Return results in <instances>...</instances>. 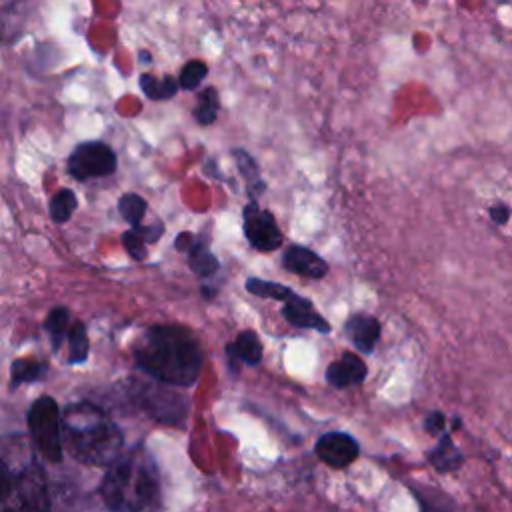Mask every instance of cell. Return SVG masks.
Instances as JSON below:
<instances>
[{
	"label": "cell",
	"mask_w": 512,
	"mask_h": 512,
	"mask_svg": "<svg viewBox=\"0 0 512 512\" xmlns=\"http://www.w3.org/2000/svg\"><path fill=\"white\" fill-rule=\"evenodd\" d=\"M134 360L156 382L182 388L196 384L204 366V354L196 336L172 324L146 328L134 344Z\"/></svg>",
	"instance_id": "cell-1"
},
{
	"label": "cell",
	"mask_w": 512,
	"mask_h": 512,
	"mask_svg": "<svg viewBox=\"0 0 512 512\" xmlns=\"http://www.w3.org/2000/svg\"><path fill=\"white\" fill-rule=\"evenodd\" d=\"M98 494L106 508L118 512L158 508L162 504L160 474L148 450L144 446H134L108 464Z\"/></svg>",
	"instance_id": "cell-2"
},
{
	"label": "cell",
	"mask_w": 512,
	"mask_h": 512,
	"mask_svg": "<svg viewBox=\"0 0 512 512\" xmlns=\"http://www.w3.org/2000/svg\"><path fill=\"white\" fill-rule=\"evenodd\" d=\"M64 450L80 464L108 466L124 448V434L118 424L94 402L80 400L62 412Z\"/></svg>",
	"instance_id": "cell-3"
},
{
	"label": "cell",
	"mask_w": 512,
	"mask_h": 512,
	"mask_svg": "<svg viewBox=\"0 0 512 512\" xmlns=\"http://www.w3.org/2000/svg\"><path fill=\"white\" fill-rule=\"evenodd\" d=\"M48 476L34 458L18 470L2 462V508L4 510H50Z\"/></svg>",
	"instance_id": "cell-4"
},
{
	"label": "cell",
	"mask_w": 512,
	"mask_h": 512,
	"mask_svg": "<svg viewBox=\"0 0 512 512\" xmlns=\"http://www.w3.org/2000/svg\"><path fill=\"white\" fill-rule=\"evenodd\" d=\"M26 426L30 440L34 442L40 456L48 462H62L64 440H62V412L56 400L48 394L38 396L26 414Z\"/></svg>",
	"instance_id": "cell-5"
},
{
	"label": "cell",
	"mask_w": 512,
	"mask_h": 512,
	"mask_svg": "<svg viewBox=\"0 0 512 512\" xmlns=\"http://www.w3.org/2000/svg\"><path fill=\"white\" fill-rule=\"evenodd\" d=\"M116 152L98 140L78 144L68 156L66 170L72 178L86 182L92 178H104L116 172Z\"/></svg>",
	"instance_id": "cell-6"
},
{
	"label": "cell",
	"mask_w": 512,
	"mask_h": 512,
	"mask_svg": "<svg viewBox=\"0 0 512 512\" xmlns=\"http://www.w3.org/2000/svg\"><path fill=\"white\" fill-rule=\"evenodd\" d=\"M136 398L150 414V418L162 424H182L188 414V402L184 396L174 394L162 386H136Z\"/></svg>",
	"instance_id": "cell-7"
},
{
	"label": "cell",
	"mask_w": 512,
	"mask_h": 512,
	"mask_svg": "<svg viewBox=\"0 0 512 512\" xmlns=\"http://www.w3.org/2000/svg\"><path fill=\"white\" fill-rule=\"evenodd\" d=\"M242 230L252 248L272 252L282 246V232L272 212L262 210L258 202L250 200L242 210Z\"/></svg>",
	"instance_id": "cell-8"
},
{
	"label": "cell",
	"mask_w": 512,
	"mask_h": 512,
	"mask_svg": "<svg viewBox=\"0 0 512 512\" xmlns=\"http://www.w3.org/2000/svg\"><path fill=\"white\" fill-rule=\"evenodd\" d=\"M314 452L316 456L328 464L330 468L342 470L346 466H350L358 454H360V446L356 442V438H352L346 432H336L330 430L326 434H322L316 444H314Z\"/></svg>",
	"instance_id": "cell-9"
},
{
	"label": "cell",
	"mask_w": 512,
	"mask_h": 512,
	"mask_svg": "<svg viewBox=\"0 0 512 512\" xmlns=\"http://www.w3.org/2000/svg\"><path fill=\"white\" fill-rule=\"evenodd\" d=\"M282 316L294 328L316 330V332H322V334H328L332 330L328 320L320 312H316L314 304L308 298H304L296 292H294L292 298L282 302Z\"/></svg>",
	"instance_id": "cell-10"
},
{
	"label": "cell",
	"mask_w": 512,
	"mask_h": 512,
	"mask_svg": "<svg viewBox=\"0 0 512 512\" xmlns=\"http://www.w3.org/2000/svg\"><path fill=\"white\" fill-rule=\"evenodd\" d=\"M282 264L288 272L304 276V278H324L328 272V264L322 256H318L314 250L306 246H288V250L282 256Z\"/></svg>",
	"instance_id": "cell-11"
},
{
	"label": "cell",
	"mask_w": 512,
	"mask_h": 512,
	"mask_svg": "<svg viewBox=\"0 0 512 512\" xmlns=\"http://www.w3.org/2000/svg\"><path fill=\"white\" fill-rule=\"evenodd\" d=\"M344 332L358 352L370 354L380 340V322L370 314L356 312L344 322Z\"/></svg>",
	"instance_id": "cell-12"
},
{
	"label": "cell",
	"mask_w": 512,
	"mask_h": 512,
	"mask_svg": "<svg viewBox=\"0 0 512 512\" xmlns=\"http://www.w3.org/2000/svg\"><path fill=\"white\" fill-rule=\"evenodd\" d=\"M366 364L358 354L344 352L338 360L330 362L326 368V380L334 388H348L364 382L366 378Z\"/></svg>",
	"instance_id": "cell-13"
},
{
	"label": "cell",
	"mask_w": 512,
	"mask_h": 512,
	"mask_svg": "<svg viewBox=\"0 0 512 512\" xmlns=\"http://www.w3.org/2000/svg\"><path fill=\"white\" fill-rule=\"evenodd\" d=\"M262 342L254 330H244L238 338L226 344V358L230 372H236L240 364L258 366L262 362Z\"/></svg>",
	"instance_id": "cell-14"
},
{
	"label": "cell",
	"mask_w": 512,
	"mask_h": 512,
	"mask_svg": "<svg viewBox=\"0 0 512 512\" xmlns=\"http://www.w3.org/2000/svg\"><path fill=\"white\" fill-rule=\"evenodd\" d=\"M184 254L188 256L190 270L194 274L202 276V278H208V276L216 274L218 268H220L218 258L210 250V240L206 236H202V234H194L192 236V240H190V244H188Z\"/></svg>",
	"instance_id": "cell-15"
},
{
	"label": "cell",
	"mask_w": 512,
	"mask_h": 512,
	"mask_svg": "<svg viewBox=\"0 0 512 512\" xmlns=\"http://www.w3.org/2000/svg\"><path fill=\"white\" fill-rule=\"evenodd\" d=\"M426 458L432 464V468L438 472H452V470L460 468L464 462V454L458 450V446L454 444V440L448 432L440 434L438 444L428 452Z\"/></svg>",
	"instance_id": "cell-16"
},
{
	"label": "cell",
	"mask_w": 512,
	"mask_h": 512,
	"mask_svg": "<svg viewBox=\"0 0 512 512\" xmlns=\"http://www.w3.org/2000/svg\"><path fill=\"white\" fill-rule=\"evenodd\" d=\"M70 312L64 308V306H56L48 312L46 316V322H44V328H46V334H48V340H50V346H52V352H58L60 346L64 344V340L68 338V332H70Z\"/></svg>",
	"instance_id": "cell-17"
},
{
	"label": "cell",
	"mask_w": 512,
	"mask_h": 512,
	"mask_svg": "<svg viewBox=\"0 0 512 512\" xmlns=\"http://www.w3.org/2000/svg\"><path fill=\"white\" fill-rule=\"evenodd\" d=\"M140 88L150 100H170L178 92L180 82L174 76L156 78L154 74H142Z\"/></svg>",
	"instance_id": "cell-18"
},
{
	"label": "cell",
	"mask_w": 512,
	"mask_h": 512,
	"mask_svg": "<svg viewBox=\"0 0 512 512\" xmlns=\"http://www.w3.org/2000/svg\"><path fill=\"white\" fill-rule=\"evenodd\" d=\"M218 112H220L218 92H216L214 86H208L196 98V104H194V110H192L194 120L202 126H210V124H214Z\"/></svg>",
	"instance_id": "cell-19"
},
{
	"label": "cell",
	"mask_w": 512,
	"mask_h": 512,
	"mask_svg": "<svg viewBox=\"0 0 512 512\" xmlns=\"http://www.w3.org/2000/svg\"><path fill=\"white\" fill-rule=\"evenodd\" d=\"M46 374V364L36 358H18L10 366V382L12 386H20L26 382L42 380Z\"/></svg>",
	"instance_id": "cell-20"
},
{
	"label": "cell",
	"mask_w": 512,
	"mask_h": 512,
	"mask_svg": "<svg viewBox=\"0 0 512 512\" xmlns=\"http://www.w3.org/2000/svg\"><path fill=\"white\" fill-rule=\"evenodd\" d=\"M66 342H68V358H66V362L68 364H84L86 358H88V350H90V342H88V334H86L84 322L76 320L70 326Z\"/></svg>",
	"instance_id": "cell-21"
},
{
	"label": "cell",
	"mask_w": 512,
	"mask_h": 512,
	"mask_svg": "<svg viewBox=\"0 0 512 512\" xmlns=\"http://www.w3.org/2000/svg\"><path fill=\"white\" fill-rule=\"evenodd\" d=\"M76 208H78V198L70 188H60L56 194H52V198L48 202L50 218L56 224H66L72 218Z\"/></svg>",
	"instance_id": "cell-22"
},
{
	"label": "cell",
	"mask_w": 512,
	"mask_h": 512,
	"mask_svg": "<svg viewBox=\"0 0 512 512\" xmlns=\"http://www.w3.org/2000/svg\"><path fill=\"white\" fill-rule=\"evenodd\" d=\"M246 290L254 296L260 298H272L278 302H286L288 298L294 296V290L280 284V282H272V280H262V278H248L246 280Z\"/></svg>",
	"instance_id": "cell-23"
},
{
	"label": "cell",
	"mask_w": 512,
	"mask_h": 512,
	"mask_svg": "<svg viewBox=\"0 0 512 512\" xmlns=\"http://www.w3.org/2000/svg\"><path fill=\"white\" fill-rule=\"evenodd\" d=\"M234 156H236V164H238V170L240 174L246 178L248 182V192L254 200V196L262 194V190L266 188V184L260 180V172H258V164L256 160L246 152V150H234Z\"/></svg>",
	"instance_id": "cell-24"
},
{
	"label": "cell",
	"mask_w": 512,
	"mask_h": 512,
	"mask_svg": "<svg viewBox=\"0 0 512 512\" xmlns=\"http://www.w3.org/2000/svg\"><path fill=\"white\" fill-rule=\"evenodd\" d=\"M146 200L134 192H128L124 194L120 200H118V212L120 216L130 224V226H138L146 214Z\"/></svg>",
	"instance_id": "cell-25"
},
{
	"label": "cell",
	"mask_w": 512,
	"mask_h": 512,
	"mask_svg": "<svg viewBox=\"0 0 512 512\" xmlns=\"http://www.w3.org/2000/svg\"><path fill=\"white\" fill-rule=\"evenodd\" d=\"M208 74V66L202 60H190L182 66L180 74H178V82L182 90H194L200 86V82L206 78Z\"/></svg>",
	"instance_id": "cell-26"
},
{
	"label": "cell",
	"mask_w": 512,
	"mask_h": 512,
	"mask_svg": "<svg viewBox=\"0 0 512 512\" xmlns=\"http://www.w3.org/2000/svg\"><path fill=\"white\" fill-rule=\"evenodd\" d=\"M122 244H124V248L128 250V254L134 258V260H138V262H142V260H146V256H148V248H146V238L142 236V232L138 230V226H132L130 230H126L124 234H122Z\"/></svg>",
	"instance_id": "cell-27"
},
{
	"label": "cell",
	"mask_w": 512,
	"mask_h": 512,
	"mask_svg": "<svg viewBox=\"0 0 512 512\" xmlns=\"http://www.w3.org/2000/svg\"><path fill=\"white\" fill-rule=\"evenodd\" d=\"M444 426H446V416L442 412H430L426 418H424V430L432 436H438L444 432Z\"/></svg>",
	"instance_id": "cell-28"
},
{
	"label": "cell",
	"mask_w": 512,
	"mask_h": 512,
	"mask_svg": "<svg viewBox=\"0 0 512 512\" xmlns=\"http://www.w3.org/2000/svg\"><path fill=\"white\" fill-rule=\"evenodd\" d=\"M488 214H490V218H492V222H494V224H498V226H504V224L510 220V216H512V208H510L508 204H502V202H498V204L490 206Z\"/></svg>",
	"instance_id": "cell-29"
},
{
	"label": "cell",
	"mask_w": 512,
	"mask_h": 512,
	"mask_svg": "<svg viewBox=\"0 0 512 512\" xmlns=\"http://www.w3.org/2000/svg\"><path fill=\"white\" fill-rule=\"evenodd\" d=\"M460 424H462L460 418H454V420H452V428H460Z\"/></svg>",
	"instance_id": "cell-30"
}]
</instances>
